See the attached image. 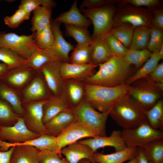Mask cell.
Returning a JSON list of instances; mask_svg holds the SVG:
<instances>
[{"mask_svg":"<svg viewBox=\"0 0 163 163\" xmlns=\"http://www.w3.org/2000/svg\"><path fill=\"white\" fill-rule=\"evenodd\" d=\"M131 65L123 58L113 56L106 62L98 65L99 69L96 72L80 82L106 87L118 86L126 83L130 76Z\"/></svg>","mask_w":163,"mask_h":163,"instance_id":"cell-1","label":"cell"},{"mask_svg":"<svg viewBox=\"0 0 163 163\" xmlns=\"http://www.w3.org/2000/svg\"><path fill=\"white\" fill-rule=\"evenodd\" d=\"M145 110L127 93L120 97L112 107L109 115L123 129L136 128L147 121Z\"/></svg>","mask_w":163,"mask_h":163,"instance_id":"cell-2","label":"cell"},{"mask_svg":"<svg viewBox=\"0 0 163 163\" xmlns=\"http://www.w3.org/2000/svg\"><path fill=\"white\" fill-rule=\"evenodd\" d=\"M83 84L84 98L91 107L102 113L110 111L116 101L128 93L131 88L126 83L113 87Z\"/></svg>","mask_w":163,"mask_h":163,"instance_id":"cell-3","label":"cell"},{"mask_svg":"<svg viewBox=\"0 0 163 163\" xmlns=\"http://www.w3.org/2000/svg\"><path fill=\"white\" fill-rule=\"evenodd\" d=\"M116 9L114 5L93 9H80L93 24L92 40H103L114 26L113 17Z\"/></svg>","mask_w":163,"mask_h":163,"instance_id":"cell-4","label":"cell"},{"mask_svg":"<svg viewBox=\"0 0 163 163\" xmlns=\"http://www.w3.org/2000/svg\"><path fill=\"white\" fill-rule=\"evenodd\" d=\"M130 85L128 94L146 110L152 108L163 95V84L155 82L148 77L138 80Z\"/></svg>","mask_w":163,"mask_h":163,"instance_id":"cell-5","label":"cell"},{"mask_svg":"<svg viewBox=\"0 0 163 163\" xmlns=\"http://www.w3.org/2000/svg\"><path fill=\"white\" fill-rule=\"evenodd\" d=\"M152 16V10L121 1L116 8L113 17L114 25L123 23L135 27L141 26L151 27Z\"/></svg>","mask_w":163,"mask_h":163,"instance_id":"cell-6","label":"cell"},{"mask_svg":"<svg viewBox=\"0 0 163 163\" xmlns=\"http://www.w3.org/2000/svg\"><path fill=\"white\" fill-rule=\"evenodd\" d=\"M71 110L75 120L95 130L100 136H107L106 124L110 111L105 113L97 111L84 97L77 105L72 107Z\"/></svg>","mask_w":163,"mask_h":163,"instance_id":"cell-7","label":"cell"},{"mask_svg":"<svg viewBox=\"0 0 163 163\" xmlns=\"http://www.w3.org/2000/svg\"><path fill=\"white\" fill-rule=\"evenodd\" d=\"M122 139L127 147H143L154 141L163 140L162 131L153 128L148 121L131 129L121 131Z\"/></svg>","mask_w":163,"mask_h":163,"instance_id":"cell-8","label":"cell"},{"mask_svg":"<svg viewBox=\"0 0 163 163\" xmlns=\"http://www.w3.org/2000/svg\"><path fill=\"white\" fill-rule=\"evenodd\" d=\"M34 33L19 35L16 33L0 32V47L8 49L26 60L39 48L34 39Z\"/></svg>","mask_w":163,"mask_h":163,"instance_id":"cell-9","label":"cell"},{"mask_svg":"<svg viewBox=\"0 0 163 163\" xmlns=\"http://www.w3.org/2000/svg\"><path fill=\"white\" fill-rule=\"evenodd\" d=\"M46 100L22 103V117L26 126L30 131L40 135H48L43 122V107Z\"/></svg>","mask_w":163,"mask_h":163,"instance_id":"cell-10","label":"cell"},{"mask_svg":"<svg viewBox=\"0 0 163 163\" xmlns=\"http://www.w3.org/2000/svg\"><path fill=\"white\" fill-rule=\"evenodd\" d=\"M97 136L100 135L97 131L75 120L56 136L59 151L60 153L63 148L81 139L93 138Z\"/></svg>","mask_w":163,"mask_h":163,"instance_id":"cell-11","label":"cell"},{"mask_svg":"<svg viewBox=\"0 0 163 163\" xmlns=\"http://www.w3.org/2000/svg\"><path fill=\"white\" fill-rule=\"evenodd\" d=\"M37 73L30 67L24 65L8 69L0 80L21 93L32 81Z\"/></svg>","mask_w":163,"mask_h":163,"instance_id":"cell-12","label":"cell"},{"mask_svg":"<svg viewBox=\"0 0 163 163\" xmlns=\"http://www.w3.org/2000/svg\"><path fill=\"white\" fill-rule=\"evenodd\" d=\"M40 135L31 132L27 128L22 116L13 126H0V140L8 141L11 143H22L38 138Z\"/></svg>","mask_w":163,"mask_h":163,"instance_id":"cell-13","label":"cell"},{"mask_svg":"<svg viewBox=\"0 0 163 163\" xmlns=\"http://www.w3.org/2000/svg\"><path fill=\"white\" fill-rule=\"evenodd\" d=\"M20 93L22 103L46 100L53 94L39 72Z\"/></svg>","mask_w":163,"mask_h":163,"instance_id":"cell-14","label":"cell"},{"mask_svg":"<svg viewBox=\"0 0 163 163\" xmlns=\"http://www.w3.org/2000/svg\"><path fill=\"white\" fill-rule=\"evenodd\" d=\"M79 142L89 147L94 152L100 148L106 146L114 147L115 152L122 150L126 147L121 135V131L115 130L112 131L109 136H97Z\"/></svg>","mask_w":163,"mask_h":163,"instance_id":"cell-15","label":"cell"},{"mask_svg":"<svg viewBox=\"0 0 163 163\" xmlns=\"http://www.w3.org/2000/svg\"><path fill=\"white\" fill-rule=\"evenodd\" d=\"M97 65L91 63L77 64L62 62L60 74L62 80H72L81 81L94 74Z\"/></svg>","mask_w":163,"mask_h":163,"instance_id":"cell-16","label":"cell"},{"mask_svg":"<svg viewBox=\"0 0 163 163\" xmlns=\"http://www.w3.org/2000/svg\"><path fill=\"white\" fill-rule=\"evenodd\" d=\"M62 62L60 61L49 62L38 71L41 74L49 89L54 95L61 94L62 80L61 76L60 67Z\"/></svg>","mask_w":163,"mask_h":163,"instance_id":"cell-17","label":"cell"},{"mask_svg":"<svg viewBox=\"0 0 163 163\" xmlns=\"http://www.w3.org/2000/svg\"><path fill=\"white\" fill-rule=\"evenodd\" d=\"M18 145L34 147L39 151L47 150L56 152L61 156L57 145L56 137L47 134L41 135L37 138L19 143H11L0 140V151H6L10 148Z\"/></svg>","mask_w":163,"mask_h":163,"instance_id":"cell-18","label":"cell"},{"mask_svg":"<svg viewBox=\"0 0 163 163\" xmlns=\"http://www.w3.org/2000/svg\"><path fill=\"white\" fill-rule=\"evenodd\" d=\"M61 24L51 20V25L54 35V43L50 49L62 62H69V52L73 50V45L64 39L60 28Z\"/></svg>","mask_w":163,"mask_h":163,"instance_id":"cell-19","label":"cell"},{"mask_svg":"<svg viewBox=\"0 0 163 163\" xmlns=\"http://www.w3.org/2000/svg\"><path fill=\"white\" fill-rule=\"evenodd\" d=\"M72 107L62 93L52 95L43 105V123L45 124L59 113L70 109Z\"/></svg>","mask_w":163,"mask_h":163,"instance_id":"cell-20","label":"cell"},{"mask_svg":"<svg viewBox=\"0 0 163 163\" xmlns=\"http://www.w3.org/2000/svg\"><path fill=\"white\" fill-rule=\"evenodd\" d=\"M60 153L69 163H78L84 159L89 160L91 163H96L94 158V152L88 146L79 141L63 148Z\"/></svg>","mask_w":163,"mask_h":163,"instance_id":"cell-21","label":"cell"},{"mask_svg":"<svg viewBox=\"0 0 163 163\" xmlns=\"http://www.w3.org/2000/svg\"><path fill=\"white\" fill-rule=\"evenodd\" d=\"M77 4V1H74L69 10L60 14L54 20L61 24L79 26L88 29L91 22L81 13Z\"/></svg>","mask_w":163,"mask_h":163,"instance_id":"cell-22","label":"cell"},{"mask_svg":"<svg viewBox=\"0 0 163 163\" xmlns=\"http://www.w3.org/2000/svg\"><path fill=\"white\" fill-rule=\"evenodd\" d=\"M75 120L70 109L59 113L44 125L49 135L56 137Z\"/></svg>","mask_w":163,"mask_h":163,"instance_id":"cell-23","label":"cell"},{"mask_svg":"<svg viewBox=\"0 0 163 163\" xmlns=\"http://www.w3.org/2000/svg\"><path fill=\"white\" fill-rule=\"evenodd\" d=\"M138 147H126L121 151L107 154L95 152L94 158L96 163H123L135 157Z\"/></svg>","mask_w":163,"mask_h":163,"instance_id":"cell-24","label":"cell"},{"mask_svg":"<svg viewBox=\"0 0 163 163\" xmlns=\"http://www.w3.org/2000/svg\"><path fill=\"white\" fill-rule=\"evenodd\" d=\"M61 93L72 107L76 106L84 97L83 84L76 80H63Z\"/></svg>","mask_w":163,"mask_h":163,"instance_id":"cell-25","label":"cell"},{"mask_svg":"<svg viewBox=\"0 0 163 163\" xmlns=\"http://www.w3.org/2000/svg\"><path fill=\"white\" fill-rule=\"evenodd\" d=\"M39 151L32 146H15L11 155L10 163H40L38 157Z\"/></svg>","mask_w":163,"mask_h":163,"instance_id":"cell-26","label":"cell"},{"mask_svg":"<svg viewBox=\"0 0 163 163\" xmlns=\"http://www.w3.org/2000/svg\"><path fill=\"white\" fill-rule=\"evenodd\" d=\"M0 98L8 103L17 114L22 116L23 108L21 93L0 80Z\"/></svg>","mask_w":163,"mask_h":163,"instance_id":"cell-27","label":"cell"},{"mask_svg":"<svg viewBox=\"0 0 163 163\" xmlns=\"http://www.w3.org/2000/svg\"><path fill=\"white\" fill-rule=\"evenodd\" d=\"M53 61H61L50 49L39 48L26 60L25 65L37 72L44 65Z\"/></svg>","mask_w":163,"mask_h":163,"instance_id":"cell-28","label":"cell"},{"mask_svg":"<svg viewBox=\"0 0 163 163\" xmlns=\"http://www.w3.org/2000/svg\"><path fill=\"white\" fill-rule=\"evenodd\" d=\"M52 9L40 6L33 11L30 29L33 33L40 31L50 24Z\"/></svg>","mask_w":163,"mask_h":163,"instance_id":"cell-29","label":"cell"},{"mask_svg":"<svg viewBox=\"0 0 163 163\" xmlns=\"http://www.w3.org/2000/svg\"><path fill=\"white\" fill-rule=\"evenodd\" d=\"M161 59L158 52L152 53L148 60L134 74L128 78L126 83L130 85L138 80L148 77L157 66Z\"/></svg>","mask_w":163,"mask_h":163,"instance_id":"cell-30","label":"cell"},{"mask_svg":"<svg viewBox=\"0 0 163 163\" xmlns=\"http://www.w3.org/2000/svg\"><path fill=\"white\" fill-rule=\"evenodd\" d=\"M90 46L91 55L90 63L97 65L104 63L113 56L108 50L103 40H93Z\"/></svg>","mask_w":163,"mask_h":163,"instance_id":"cell-31","label":"cell"},{"mask_svg":"<svg viewBox=\"0 0 163 163\" xmlns=\"http://www.w3.org/2000/svg\"><path fill=\"white\" fill-rule=\"evenodd\" d=\"M145 114L147 121L153 128L161 131L163 129V101H158L150 109L145 110Z\"/></svg>","mask_w":163,"mask_h":163,"instance_id":"cell-32","label":"cell"},{"mask_svg":"<svg viewBox=\"0 0 163 163\" xmlns=\"http://www.w3.org/2000/svg\"><path fill=\"white\" fill-rule=\"evenodd\" d=\"M151 33V27L141 26L135 28L129 49L141 50L146 49Z\"/></svg>","mask_w":163,"mask_h":163,"instance_id":"cell-33","label":"cell"},{"mask_svg":"<svg viewBox=\"0 0 163 163\" xmlns=\"http://www.w3.org/2000/svg\"><path fill=\"white\" fill-rule=\"evenodd\" d=\"M135 28L128 24H118L114 25L110 32L125 47L129 49Z\"/></svg>","mask_w":163,"mask_h":163,"instance_id":"cell-34","label":"cell"},{"mask_svg":"<svg viewBox=\"0 0 163 163\" xmlns=\"http://www.w3.org/2000/svg\"><path fill=\"white\" fill-rule=\"evenodd\" d=\"M67 36L73 38L77 44L90 46L93 42L88 29L79 26L65 25Z\"/></svg>","mask_w":163,"mask_h":163,"instance_id":"cell-35","label":"cell"},{"mask_svg":"<svg viewBox=\"0 0 163 163\" xmlns=\"http://www.w3.org/2000/svg\"><path fill=\"white\" fill-rule=\"evenodd\" d=\"M152 53L147 49L141 50L128 49L123 58L129 64L133 65L138 70L148 60Z\"/></svg>","mask_w":163,"mask_h":163,"instance_id":"cell-36","label":"cell"},{"mask_svg":"<svg viewBox=\"0 0 163 163\" xmlns=\"http://www.w3.org/2000/svg\"><path fill=\"white\" fill-rule=\"evenodd\" d=\"M21 116L14 112L8 103L0 98V126H13Z\"/></svg>","mask_w":163,"mask_h":163,"instance_id":"cell-37","label":"cell"},{"mask_svg":"<svg viewBox=\"0 0 163 163\" xmlns=\"http://www.w3.org/2000/svg\"><path fill=\"white\" fill-rule=\"evenodd\" d=\"M34 33V41L39 48L50 49L53 46L54 38L51 24L42 30Z\"/></svg>","mask_w":163,"mask_h":163,"instance_id":"cell-38","label":"cell"},{"mask_svg":"<svg viewBox=\"0 0 163 163\" xmlns=\"http://www.w3.org/2000/svg\"><path fill=\"white\" fill-rule=\"evenodd\" d=\"M142 148L151 163H163V140L152 142Z\"/></svg>","mask_w":163,"mask_h":163,"instance_id":"cell-39","label":"cell"},{"mask_svg":"<svg viewBox=\"0 0 163 163\" xmlns=\"http://www.w3.org/2000/svg\"><path fill=\"white\" fill-rule=\"evenodd\" d=\"M90 46L77 44L69 57V63L77 64L90 63Z\"/></svg>","mask_w":163,"mask_h":163,"instance_id":"cell-40","label":"cell"},{"mask_svg":"<svg viewBox=\"0 0 163 163\" xmlns=\"http://www.w3.org/2000/svg\"><path fill=\"white\" fill-rule=\"evenodd\" d=\"M0 61L7 65L9 69L25 65L26 60L8 49L0 47Z\"/></svg>","mask_w":163,"mask_h":163,"instance_id":"cell-41","label":"cell"},{"mask_svg":"<svg viewBox=\"0 0 163 163\" xmlns=\"http://www.w3.org/2000/svg\"><path fill=\"white\" fill-rule=\"evenodd\" d=\"M103 41L108 50L113 56L123 58L128 50L110 32L104 37Z\"/></svg>","mask_w":163,"mask_h":163,"instance_id":"cell-42","label":"cell"},{"mask_svg":"<svg viewBox=\"0 0 163 163\" xmlns=\"http://www.w3.org/2000/svg\"><path fill=\"white\" fill-rule=\"evenodd\" d=\"M163 45V29L152 26L150 37L146 49L152 53L158 52Z\"/></svg>","mask_w":163,"mask_h":163,"instance_id":"cell-43","label":"cell"},{"mask_svg":"<svg viewBox=\"0 0 163 163\" xmlns=\"http://www.w3.org/2000/svg\"><path fill=\"white\" fill-rule=\"evenodd\" d=\"M30 14L18 8L13 14L10 16H6L5 18L4 22L5 25L11 28H16L24 21L28 20Z\"/></svg>","mask_w":163,"mask_h":163,"instance_id":"cell-44","label":"cell"},{"mask_svg":"<svg viewBox=\"0 0 163 163\" xmlns=\"http://www.w3.org/2000/svg\"><path fill=\"white\" fill-rule=\"evenodd\" d=\"M38 157L40 163H69L57 152L49 150L39 151Z\"/></svg>","mask_w":163,"mask_h":163,"instance_id":"cell-45","label":"cell"},{"mask_svg":"<svg viewBox=\"0 0 163 163\" xmlns=\"http://www.w3.org/2000/svg\"><path fill=\"white\" fill-rule=\"evenodd\" d=\"M118 0H84L81 3L80 9H93L107 5H114L120 2Z\"/></svg>","mask_w":163,"mask_h":163,"instance_id":"cell-46","label":"cell"},{"mask_svg":"<svg viewBox=\"0 0 163 163\" xmlns=\"http://www.w3.org/2000/svg\"><path fill=\"white\" fill-rule=\"evenodd\" d=\"M123 2L138 7H145L152 11L160 8L161 5L159 0H126Z\"/></svg>","mask_w":163,"mask_h":163,"instance_id":"cell-47","label":"cell"},{"mask_svg":"<svg viewBox=\"0 0 163 163\" xmlns=\"http://www.w3.org/2000/svg\"><path fill=\"white\" fill-rule=\"evenodd\" d=\"M43 0H22L18 8H21L27 13L30 14L36 8L42 6Z\"/></svg>","mask_w":163,"mask_h":163,"instance_id":"cell-48","label":"cell"},{"mask_svg":"<svg viewBox=\"0 0 163 163\" xmlns=\"http://www.w3.org/2000/svg\"><path fill=\"white\" fill-rule=\"evenodd\" d=\"M148 77L155 82L163 84V62L158 64Z\"/></svg>","mask_w":163,"mask_h":163,"instance_id":"cell-49","label":"cell"},{"mask_svg":"<svg viewBox=\"0 0 163 163\" xmlns=\"http://www.w3.org/2000/svg\"><path fill=\"white\" fill-rule=\"evenodd\" d=\"M152 26L163 29V10L160 8L153 10Z\"/></svg>","mask_w":163,"mask_h":163,"instance_id":"cell-50","label":"cell"},{"mask_svg":"<svg viewBox=\"0 0 163 163\" xmlns=\"http://www.w3.org/2000/svg\"><path fill=\"white\" fill-rule=\"evenodd\" d=\"M14 147L6 151H0V163H10L11 155Z\"/></svg>","mask_w":163,"mask_h":163,"instance_id":"cell-51","label":"cell"},{"mask_svg":"<svg viewBox=\"0 0 163 163\" xmlns=\"http://www.w3.org/2000/svg\"><path fill=\"white\" fill-rule=\"evenodd\" d=\"M136 156L137 163H151L145 155L142 147H138Z\"/></svg>","mask_w":163,"mask_h":163,"instance_id":"cell-52","label":"cell"},{"mask_svg":"<svg viewBox=\"0 0 163 163\" xmlns=\"http://www.w3.org/2000/svg\"><path fill=\"white\" fill-rule=\"evenodd\" d=\"M9 69L8 66L6 64L0 63V79Z\"/></svg>","mask_w":163,"mask_h":163,"instance_id":"cell-53","label":"cell"},{"mask_svg":"<svg viewBox=\"0 0 163 163\" xmlns=\"http://www.w3.org/2000/svg\"><path fill=\"white\" fill-rule=\"evenodd\" d=\"M158 54L161 59H163V45L160 48L158 52Z\"/></svg>","mask_w":163,"mask_h":163,"instance_id":"cell-54","label":"cell"},{"mask_svg":"<svg viewBox=\"0 0 163 163\" xmlns=\"http://www.w3.org/2000/svg\"><path fill=\"white\" fill-rule=\"evenodd\" d=\"M126 163H137V159L136 155L135 157L129 160V161Z\"/></svg>","mask_w":163,"mask_h":163,"instance_id":"cell-55","label":"cell"},{"mask_svg":"<svg viewBox=\"0 0 163 163\" xmlns=\"http://www.w3.org/2000/svg\"><path fill=\"white\" fill-rule=\"evenodd\" d=\"M78 163H91V162L88 159H84L79 161Z\"/></svg>","mask_w":163,"mask_h":163,"instance_id":"cell-56","label":"cell"},{"mask_svg":"<svg viewBox=\"0 0 163 163\" xmlns=\"http://www.w3.org/2000/svg\"><path fill=\"white\" fill-rule=\"evenodd\" d=\"M1 1L0 0V2Z\"/></svg>","mask_w":163,"mask_h":163,"instance_id":"cell-57","label":"cell"}]
</instances>
